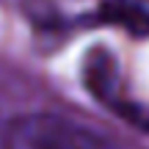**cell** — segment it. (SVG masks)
<instances>
[{
	"label": "cell",
	"mask_w": 149,
	"mask_h": 149,
	"mask_svg": "<svg viewBox=\"0 0 149 149\" xmlns=\"http://www.w3.org/2000/svg\"><path fill=\"white\" fill-rule=\"evenodd\" d=\"M83 80H86V88H88L100 102L111 105L113 111H119L133 124H146L149 127V122H144V116H141V111L135 105L119 102V97H116V64H113V58L105 53V50L88 53L86 66H83Z\"/></svg>",
	"instance_id": "cell-2"
},
{
	"label": "cell",
	"mask_w": 149,
	"mask_h": 149,
	"mask_svg": "<svg viewBox=\"0 0 149 149\" xmlns=\"http://www.w3.org/2000/svg\"><path fill=\"white\" fill-rule=\"evenodd\" d=\"M97 19L105 25H116L135 39L149 36V11L135 0H105L97 11Z\"/></svg>",
	"instance_id": "cell-3"
},
{
	"label": "cell",
	"mask_w": 149,
	"mask_h": 149,
	"mask_svg": "<svg viewBox=\"0 0 149 149\" xmlns=\"http://www.w3.org/2000/svg\"><path fill=\"white\" fill-rule=\"evenodd\" d=\"M6 149H119L113 141L58 113H28L8 124Z\"/></svg>",
	"instance_id": "cell-1"
}]
</instances>
